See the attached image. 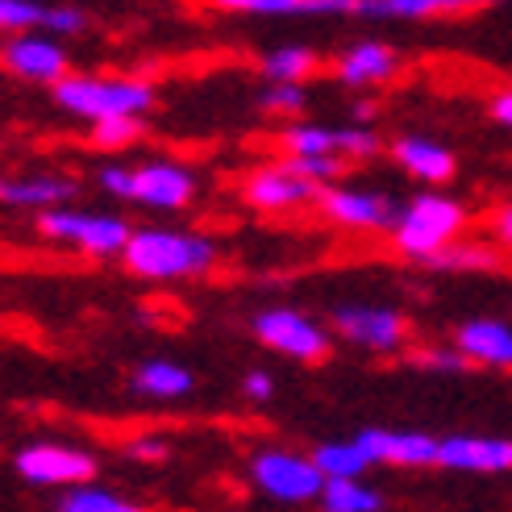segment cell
<instances>
[{
	"instance_id": "cell-17",
	"label": "cell",
	"mask_w": 512,
	"mask_h": 512,
	"mask_svg": "<svg viewBox=\"0 0 512 512\" xmlns=\"http://www.w3.org/2000/svg\"><path fill=\"white\" fill-rule=\"evenodd\" d=\"M392 159L400 163V171H408V175L421 179V184H429V188L450 184L454 171H458L454 150L442 146V142H433V138H425V134H400L392 142Z\"/></svg>"
},
{
	"instance_id": "cell-11",
	"label": "cell",
	"mask_w": 512,
	"mask_h": 512,
	"mask_svg": "<svg viewBox=\"0 0 512 512\" xmlns=\"http://www.w3.org/2000/svg\"><path fill=\"white\" fill-rule=\"evenodd\" d=\"M317 209L346 229H392L396 221L392 196L371 188H346V184H325L317 196Z\"/></svg>"
},
{
	"instance_id": "cell-22",
	"label": "cell",
	"mask_w": 512,
	"mask_h": 512,
	"mask_svg": "<svg viewBox=\"0 0 512 512\" xmlns=\"http://www.w3.org/2000/svg\"><path fill=\"white\" fill-rule=\"evenodd\" d=\"M479 0H363L358 13L367 17H392V21H425V17H454L475 9Z\"/></svg>"
},
{
	"instance_id": "cell-21",
	"label": "cell",
	"mask_w": 512,
	"mask_h": 512,
	"mask_svg": "<svg viewBox=\"0 0 512 512\" xmlns=\"http://www.w3.org/2000/svg\"><path fill=\"white\" fill-rule=\"evenodd\" d=\"M325 512H383L388 500L383 492H375L371 483H363V475H338V479H325L321 500Z\"/></svg>"
},
{
	"instance_id": "cell-9",
	"label": "cell",
	"mask_w": 512,
	"mask_h": 512,
	"mask_svg": "<svg viewBox=\"0 0 512 512\" xmlns=\"http://www.w3.org/2000/svg\"><path fill=\"white\" fill-rule=\"evenodd\" d=\"M0 63L17 80H30V84H59L63 75H71L63 42H55V34L46 30L9 34V42H0Z\"/></svg>"
},
{
	"instance_id": "cell-6",
	"label": "cell",
	"mask_w": 512,
	"mask_h": 512,
	"mask_svg": "<svg viewBox=\"0 0 512 512\" xmlns=\"http://www.w3.org/2000/svg\"><path fill=\"white\" fill-rule=\"evenodd\" d=\"M254 338L267 350L292 358V363H325L329 346H334L325 325H317L313 317H304L296 309H263L254 317Z\"/></svg>"
},
{
	"instance_id": "cell-38",
	"label": "cell",
	"mask_w": 512,
	"mask_h": 512,
	"mask_svg": "<svg viewBox=\"0 0 512 512\" xmlns=\"http://www.w3.org/2000/svg\"><path fill=\"white\" fill-rule=\"evenodd\" d=\"M488 113H492V121H496V125L512 130V88H508V92H496V96L488 100Z\"/></svg>"
},
{
	"instance_id": "cell-19",
	"label": "cell",
	"mask_w": 512,
	"mask_h": 512,
	"mask_svg": "<svg viewBox=\"0 0 512 512\" xmlns=\"http://www.w3.org/2000/svg\"><path fill=\"white\" fill-rule=\"evenodd\" d=\"M221 13H254V17H300V13H358L363 0H209Z\"/></svg>"
},
{
	"instance_id": "cell-14",
	"label": "cell",
	"mask_w": 512,
	"mask_h": 512,
	"mask_svg": "<svg viewBox=\"0 0 512 512\" xmlns=\"http://www.w3.org/2000/svg\"><path fill=\"white\" fill-rule=\"evenodd\" d=\"M196 196V175L184 163L171 159H155L134 167V200L146 209H163V213H179L188 209Z\"/></svg>"
},
{
	"instance_id": "cell-29",
	"label": "cell",
	"mask_w": 512,
	"mask_h": 512,
	"mask_svg": "<svg viewBox=\"0 0 512 512\" xmlns=\"http://www.w3.org/2000/svg\"><path fill=\"white\" fill-rule=\"evenodd\" d=\"M259 105L267 113H304V105H309V92H304V80H267L263 96H259Z\"/></svg>"
},
{
	"instance_id": "cell-8",
	"label": "cell",
	"mask_w": 512,
	"mask_h": 512,
	"mask_svg": "<svg viewBox=\"0 0 512 512\" xmlns=\"http://www.w3.org/2000/svg\"><path fill=\"white\" fill-rule=\"evenodd\" d=\"M334 334L346 338L350 346L392 354L408 342V321H404V313L388 309V304H338Z\"/></svg>"
},
{
	"instance_id": "cell-7",
	"label": "cell",
	"mask_w": 512,
	"mask_h": 512,
	"mask_svg": "<svg viewBox=\"0 0 512 512\" xmlns=\"http://www.w3.org/2000/svg\"><path fill=\"white\" fill-rule=\"evenodd\" d=\"M13 467L25 483H34V488H75V483H88L96 475V458L75 446L34 442L13 458Z\"/></svg>"
},
{
	"instance_id": "cell-20",
	"label": "cell",
	"mask_w": 512,
	"mask_h": 512,
	"mask_svg": "<svg viewBox=\"0 0 512 512\" xmlns=\"http://www.w3.org/2000/svg\"><path fill=\"white\" fill-rule=\"evenodd\" d=\"M130 392L150 396V400H184L192 392V371L167 363V358H150L130 375Z\"/></svg>"
},
{
	"instance_id": "cell-27",
	"label": "cell",
	"mask_w": 512,
	"mask_h": 512,
	"mask_svg": "<svg viewBox=\"0 0 512 512\" xmlns=\"http://www.w3.org/2000/svg\"><path fill=\"white\" fill-rule=\"evenodd\" d=\"M138 504H130L125 496L109 492V488H96V483H75V488L63 492L59 512H134Z\"/></svg>"
},
{
	"instance_id": "cell-12",
	"label": "cell",
	"mask_w": 512,
	"mask_h": 512,
	"mask_svg": "<svg viewBox=\"0 0 512 512\" xmlns=\"http://www.w3.org/2000/svg\"><path fill=\"white\" fill-rule=\"evenodd\" d=\"M363 450L371 454V463H388V467H438V450H442V438L433 433H421V429H363L354 433Z\"/></svg>"
},
{
	"instance_id": "cell-36",
	"label": "cell",
	"mask_w": 512,
	"mask_h": 512,
	"mask_svg": "<svg viewBox=\"0 0 512 512\" xmlns=\"http://www.w3.org/2000/svg\"><path fill=\"white\" fill-rule=\"evenodd\" d=\"M125 454H130L134 463H163V458H167V442L155 438V433H142V438H134L130 446H125Z\"/></svg>"
},
{
	"instance_id": "cell-18",
	"label": "cell",
	"mask_w": 512,
	"mask_h": 512,
	"mask_svg": "<svg viewBox=\"0 0 512 512\" xmlns=\"http://www.w3.org/2000/svg\"><path fill=\"white\" fill-rule=\"evenodd\" d=\"M400 67V55L388 46V42H375V38H363V42H354L346 46L334 71H338V80L346 88H375V84H388L392 75Z\"/></svg>"
},
{
	"instance_id": "cell-4",
	"label": "cell",
	"mask_w": 512,
	"mask_h": 512,
	"mask_svg": "<svg viewBox=\"0 0 512 512\" xmlns=\"http://www.w3.org/2000/svg\"><path fill=\"white\" fill-rule=\"evenodd\" d=\"M34 225L46 242H63L84 254H121L134 234V229L113 213H84V209H67V204L42 209L34 217Z\"/></svg>"
},
{
	"instance_id": "cell-25",
	"label": "cell",
	"mask_w": 512,
	"mask_h": 512,
	"mask_svg": "<svg viewBox=\"0 0 512 512\" xmlns=\"http://www.w3.org/2000/svg\"><path fill=\"white\" fill-rule=\"evenodd\" d=\"M429 267H438V271H496L500 267V254L492 246H483V242L458 238L442 254H433Z\"/></svg>"
},
{
	"instance_id": "cell-10",
	"label": "cell",
	"mask_w": 512,
	"mask_h": 512,
	"mask_svg": "<svg viewBox=\"0 0 512 512\" xmlns=\"http://www.w3.org/2000/svg\"><path fill=\"white\" fill-rule=\"evenodd\" d=\"M242 196H246L250 209H259V213H292L300 204H313L321 196V184L292 171L288 163H267V167L246 175Z\"/></svg>"
},
{
	"instance_id": "cell-5",
	"label": "cell",
	"mask_w": 512,
	"mask_h": 512,
	"mask_svg": "<svg viewBox=\"0 0 512 512\" xmlns=\"http://www.w3.org/2000/svg\"><path fill=\"white\" fill-rule=\"evenodd\" d=\"M250 479L267 500L279 504H313L325 488V471L313 463V454L296 450H259L250 458Z\"/></svg>"
},
{
	"instance_id": "cell-39",
	"label": "cell",
	"mask_w": 512,
	"mask_h": 512,
	"mask_svg": "<svg viewBox=\"0 0 512 512\" xmlns=\"http://www.w3.org/2000/svg\"><path fill=\"white\" fill-rule=\"evenodd\" d=\"M492 234H496V242H500L504 250H512V204H504V209L496 213V221H492Z\"/></svg>"
},
{
	"instance_id": "cell-34",
	"label": "cell",
	"mask_w": 512,
	"mask_h": 512,
	"mask_svg": "<svg viewBox=\"0 0 512 512\" xmlns=\"http://www.w3.org/2000/svg\"><path fill=\"white\" fill-rule=\"evenodd\" d=\"M417 363H421V367H429V371H467V367H471V358L450 342V346L421 350V354H417Z\"/></svg>"
},
{
	"instance_id": "cell-30",
	"label": "cell",
	"mask_w": 512,
	"mask_h": 512,
	"mask_svg": "<svg viewBox=\"0 0 512 512\" xmlns=\"http://www.w3.org/2000/svg\"><path fill=\"white\" fill-rule=\"evenodd\" d=\"M42 17H46L42 0H0V34L42 30Z\"/></svg>"
},
{
	"instance_id": "cell-15",
	"label": "cell",
	"mask_w": 512,
	"mask_h": 512,
	"mask_svg": "<svg viewBox=\"0 0 512 512\" xmlns=\"http://www.w3.org/2000/svg\"><path fill=\"white\" fill-rule=\"evenodd\" d=\"M454 346L471 358V367L512 371V325L500 317H475L454 329Z\"/></svg>"
},
{
	"instance_id": "cell-24",
	"label": "cell",
	"mask_w": 512,
	"mask_h": 512,
	"mask_svg": "<svg viewBox=\"0 0 512 512\" xmlns=\"http://www.w3.org/2000/svg\"><path fill=\"white\" fill-rule=\"evenodd\" d=\"M313 463L325 471V479H338V475H363L371 471V454L363 450V442L350 438V442H321L313 450Z\"/></svg>"
},
{
	"instance_id": "cell-2",
	"label": "cell",
	"mask_w": 512,
	"mask_h": 512,
	"mask_svg": "<svg viewBox=\"0 0 512 512\" xmlns=\"http://www.w3.org/2000/svg\"><path fill=\"white\" fill-rule=\"evenodd\" d=\"M463 229H467V204L429 188V192H417L404 209H396L388 238L404 259L429 263L433 254H442L450 242L463 238Z\"/></svg>"
},
{
	"instance_id": "cell-33",
	"label": "cell",
	"mask_w": 512,
	"mask_h": 512,
	"mask_svg": "<svg viewBox=\"0 0 512 512\" xmlns=\"http://www.w3.org/2000/svg\"><path fill=\"white\" fill-rule=\"evenodd\" d=\"M379 150H383V142L367 125H342L338 130V155H346V159H375Z\"/></svg>"
},
{
	"instance_id": "cell-40",
	"label": "cell",
	"mask_w": 512,
	"mask_h": 512,
	"mask_svg": "<svg viewBox=\"0 0 512 512\" xmlns=\"http://www.w3.org/2000/svg\"><path fill=\"white\" fill-rule=\"evenodd\" d=\"M479 5H508V0H479Z\"/></svg>"
},
{
	"instance_id": "cell-13",
	"label": "cell",
	"mask_w": 512,
	"mask_h": 512,
	"mask_svg": "<svg viewBox=\"0 0 512 512\" xmlns=\"http://www.w3.org/2000/svg\"><path fill=\"white\" fill-rule=\"evenodd\" d=\"M442 471L463 475H504L512 471V438H483V433H450L438 450Z\"/></svg>"
},
{
	"instance_id": "cell-28",
	"label": "cell",
	"mask_w": 512,
	"mask_h": 512,
	"mask_svg": "<svg viewBox=\"0 0 512 512\" xmlns=\"http://www.w3.org/2000/svg\"><path fill=\"white\" fill-rule=\"evenodd\" d=\"M138 134H142L138 113H121V117H100V121H92V142H96L100 150H121V146H130Z\"/></svg>"
},
{
	"instance_id": "cell-35",
	"label": "cell",
	"mask_w": 512,
	"mask_h": 512,
	"mask_svg": "<svg viewBox=\"0 0 512 512\" xmlns=\"http://www.w3.org/2000/svg\"><path fill=\"white\" fill-rule=\"evenodd\" d=\"M100 188H105L113 200H134V167H121V163H109L100 167Z\"/></svg>"
},
{
	"instance_id": "cell-26",
	"label": "cell",
	"mask_w": 512,
	"mask_h": 512,
	"mask_svg": "<svg viewBox=\"0 0 512 512\" xmlns=\"http://www.w3.org/2000/svg\"><path fill=\"white\" fill-rule=\"evenodd\" d=\"M263 75L267 80H309L317 71V50L309 46H275L263 55Z\"/></svg>"
},
{
	"instance_id": "cell-31",
	"label": "cell",
	"mask_w": 512,
	"mask_h": 512,
	"mask_svg": "<svg viewBox=\"0 0 512 512\" xmlns=\"http://www.w3.org/2000/svg\"><path fill=\"white\" fill-rule=\"evenodd\" d=\"M292 171H300V175H309L313 179V184H338V175L346 171V155H288L284 159Z\"/></svg>"
},
{
	"instance_id": "cell-1",
	"label": "cell",
	"mask_w": 512,
	"mask_h": 512,
	"mask_svg": "<svg viewBox=\"0 0 512 512\" xmlns=\"http://www.w3.org/2000/svg\"><path fill=\"white\" fill-rule=\"evenodd\" d=\"M121 263L142 279H200L213 271L217 246L188 229H134Z\"/></svg>"
},
{
	"instance_id": "cell-32",
	"label": "cell",
	"mask_w": 512,
	"mask_h": 512,
	"mask_svg": "<svg viewBox=\"0 0 512 512\" xmlns=\"http://www.w3.org/2000/svg\"><path fill=\"white\" fill-rule=\"evenodd\" d=\"M88 25H92V17L80 5H46V17H42V30L55 38H75V34H84Z\"/></svg>"
},
{
	"instance_id": "cell-23",
	"label": "cell",
	"mask_w": 512,
	"mask_h": 512,
	"mask_svg": "<svg viewBox=\"0 0 512 512\" xmlns=\"http://www.w3.org/2000/svg\"><path fill=\"white\" fill-rule=\"evenodd\" d=\"M275 142L284 146V155H338V130L313 121H292L275 134Z\"/></svg>"
},
{
	"instance_id": "cell-16",
	"label": "cell",
	"mask_w": 512,
	"mask_h": 512,
	"mask_svg": "<svg viewBox=\"0 0 512 512\" xmlns=\"http://www.w3.org/2000/svg\"><path fill=\"white\" fill-rule=\"evenodd\" d=\"M80 184L71 175H50V171H38V175H0V204L5 209H55V204H67Z\"/></svg>"
},
{
	"instance_id": "cell-3",
	"label": "cell",
	"mask_w": 512,
	"mask_h": 512,
	"mask_svg": "<svg viewBox=\"0 0 512 512\" xmlns=\"http://www.w3.org/2000/svg\"><path fill=\"white\" fill-rule=\"evenodd\" d=\"M55 105L71 117H84L88 125L100 117H121V113H146L155 105V88L146 80H96V75H63L50 84Z\"/></svg>"
},
{
	"instance_id": "cell-37",
	"label": "cell",
	"mask_w": 512,
	"mask_h": 512,
	"mask_svg": "<svg viewBox=\"0 0 512 512\" xmlns=\"http://www.w3.org/2000/svg\"><path fill=\"white\" fill-rule=\"evenodd\" d=\"M242 396L254 400V404H267V400L275 396V379H271L267 371H246V379H242Z\"/></svg>"
}]
</instances>
